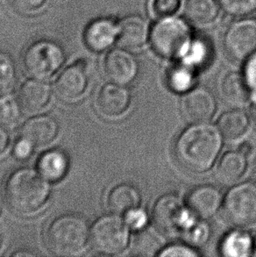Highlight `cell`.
Returning a JSON list of instances; mask_svg holds the SVG:
<instances>
[{
    "label": "cell",
    "instance_id": "6da1fadb",
    "mask_svg": "<svg viewBox=\"0 0 256 257\" xmlns=\"http://www.w3.org/2000/svg\"><path fill=\"white\" fill-rule=\"evenodd\" d=\"M223 137L218 125L207 122L192 123L175 142L174 153L177 162L194 173L209 171L221 152Z\"/></svg>",
    "mask_w": 256,
    "mask_h": 257
},
{
    "label": "cell",
    "instance_id": "7a4b0ae2",
    "mask_svg": "<svg viewBox=\"0 0 256 257\" xmlns=\"http://www.w3.org/2000/svg\"><path fill=\"white\" fill-rule=\"evenodd\" d=\"M3 191L7 205L14 213L30 215L45 206L52 194V187L37 170L22 167L7 176Z\"/></svg>",
    "mask_w": 256,
    "mask_h": 257
},
{
    "label": "cell",
    "instance_id": "3957f363",
    "mask_svg": "<svg viewBox=\"0 0 256 257\" xmlns=\"http://www.w3.org/2000/svg\"><path fill=\"white\" fill-rule=\"evenodd\" d=\"M47 246L57 255H77L90 243V226L85 217L65 213L50 221L46 229Z\"/></svg>",
    "mask_w": 256,
    "mask_h": 257
},
{
    "label": "cell",
    "instance_id": "277c9868",
    "mask_svg": "<svg viewBox=\"0 0 256 257\" xmlns=\"http://www.w3.org/2000/svg\"><path fill=\"white\" fill-rule=\"evenodd\" d=\"M67 60L63 46L51 39H37L22 53L21 62L31 77L49 80L62 70Z\"/></svg>",
    "mask_w": 256,
    "mask_h": 257
},
{
    "label": "cell",
    "instance_id": "5b68a950",
    "mask_svg": "<svg viewBox=\"0 0 256 257\" xmlns=\"http://www.w3.org/2000/svg\"><path fill=\"white\" fill-rule=\"evenodd\" d=\"M192 37L188 21L181 18L158 19L151 28L150 39L153 49L164 58H181Z\"/></svg>",
    "mask_w": 256,
    "mask_h": 257
},
{
    "label": "cell",
    "instance_id": "8992f818",
    "mask_svg": "<svg viewBox=\"0 0 256 257\" xmlns=\"http://www.w3.org/2000/svg\"><path fill=\"white\" fill-rule=\"evenodd\" d=\"M131 229L124 217L111 212L98 217L90 226V243L103 254H121L130 242Z\"/></svg>",
    "mask_w": 256,
    "mask_h": 257
},
{
    "label": "cell",
    "instance_id": "52a82bcc",
    "mask_svg": "<svg viewBox=\"0 0 256 257\" xmlns=\"http://www.w3.org/2000/svg\"><path fill=\"white\" fill-rule=\"evenodd\" d=\"M197 218L180 196L175 193L161 196L153 207V223L165 234H182Z\"/></svg>",
    "mask_w": 256,
    "mask_h": 257
},
{
    "label": "cell",
    "instance_id": "ba28073f",
    "mask_svg": "<svg viewBox=\"0 0 256 257\" xmlns=\"http://www.w3.org/2000/svg\"><path fill=\"white\" fill-rule=\"evenodd\" d=\"M223 216L237 226L256 222V182L246 181L231 188L224 197Z\"/></svg>",
    "mask_w": 256,
    "mask_h": 257
},
{
    "label": "cell",
    "instance_id": "9c48e42d",
    "mask_svg": "<svg viewBox=\"0 0 256 257\" xmlns=\"http://www.w3.org/2000/svg\"><path fill=\"white\" fill-rule=\"evenodd\" d=\"M225 51L236 61H246L256 52V20L241 19L233 22L225 32Z\"/></svg>",
    "mask_w": 256,
    "mask_h": 257
},
{
    "label": "cell",
    "instance_id": "30bf717a",
    "mask_svg": "<svg viewBox=\"0 0 256 257\" xmlns=\"http://www.w3.org/2000/svg\"><path fill=\"white\" fill-rule=\"evenodd\" d=\"M89 83L90 77L86 63L78 60L61 70L55 82V90L62 99L73 102L86 93Z\"/></svg>",
    "mask_w": 256,
    "mask_h": 257
},
{
    "label": "cell",
    "instance_id": "8fae6325",
    "mask_svg": "<svg viewBox=\"0 0 256 257\" xmlns=\"http://www.w3.org/2000/svg\"><path fill=\"white\" fill-rule=\"evenodd\" d=\"M180 107L184 118L191 124L207 122L216 112L217 101L206 87H193L184 94Z\"/></svg>",
    "mask_w": 256,
    "mask_h": 257
},
{
    "label": "cell",
    "instance_id": "7c38bea8",
    "mask_svg": "<svg viewBox=\"0 0 256 257\" xmlns=\"http://www.w3.org/2000/svg\"><path fill=\"white\" fill-rule=\"evenodd\" d=\"M103 65L105 76L115 84L126 86L138 76L137 59L129 49L122 47L108 50Z\"/></svg>",
    "mask_w": 256,
    "mask_h": 257
},
{
    "label": "cell",
    "instance_id": "4fadbf2b",
    "mask_svg": "<svg viewBox=\"0 0 256 257\" xmlns=\"http://www.w3.org/2000/svg\"><path fill=\"white\" fill-rule=\"evenodd\" d=\"M118 34L119 21L111 17L97 18L84 28L83 42L93 52H105L118 43Z\"/></svg>",
    "mask_w": 256,
    "mask_h": 257
},
{
    "label": "cell",
    "instance_id": "5bb4252c",
    "mask_svg": "<svg viewBox=\"0 0 256 257\" xmlns=\"http://www.w3.org/2000/svg\"><path fill=\"white\" fill-rule=\"evenodd\" d=\"M224 197L217 186L202 184L191 190L186 200L188 207L199 219H210L222 208Z\"/></svg>",
    "mask_w": 256,
    "mask_h": 257
},
{
    "label": "cell",
    "instance_id": "9a60e30c",
    "mask_svg": "<svg viewBox=\"0 0 256 257\" xmlns=\"http://www.w3.org/2000/svg\"><path fill=\"white\" fill-rule=\"evenodd\" d=\"M131 93L125 85L108 83L97 92L96 104L98 111L107 118L124 114L131 104Z\"/></svg>",
    "mask_w": 256,
    "mask_h": 257
},
{
    "label": "cell",
    "instance_id": "2e32d148",
    "mask_svg": "<svg viewBox=\"0 0 256 257\" xmlns=\"http://www.w3.org/2000/svg\"><path fill=\"white\" fill-rule=\"evenodd\" d=\"M59 133V122L49 114L36 115L28 118L20 129V136L31 141L36 148L53 143Z\"/></svg>",
    "mask_w": 256,
    "mask_h": 257
},
{
    "label": "cell",
    "instance_id": "e0dca14e",
    "mask_svg": "<svg viewBox=\"0 0 256 257\" xmlns=\"http://www.w3.org/2000/svg\"><path fill=\"white\" fill-rule=\"evenodd\" d=\"M52 94V87L48 80L31 77L22 83L18 97L23 111L35 113L48 106Z\"/></svg>",
    "mask_w": 256,
    "mask_h": 257
},
{
    "label": "cell",
    "instance_id": "ac0fdd59",
    "mask_svg": "<svg viewBox=\"0 0 256 257\" xmlns=\"http://www.w3.org/2000/svg\"><path fill=\"white\" fill-rule=\"evenodd\" d=\"M151 28L148 21L137 14H131L119 21L118 45L126 49H136L147 44Z\"/></svg>",
    "mask_w": 256,
    "mask_h": 257
},
{
    "label": "cell",
    "instance_id": "d6986e66",
    "mask_svg": "<svg viewBox=\"0 0 256 257\" xmlns=\"http://www.w3.org/2000/svg\"><path fill=\"white\" fill-rule=\"evenodd\" d=\"M69 166L68 154L57 148L47 150L36 162V170L51 184L63 180L69 172Z\"/></svg>",
    "mask_w": 256,
    "mask_h": 257
},
{
    "label": "cell",
    "instance_id": "ffe728a7",
    "mask_svg": "<svg viewBox=\"0 0 256 257\" xmlns=\"http://www.w3.org/2000/svg\"><path fill=\"white\" fill-rule=\"evenodd\" d=\"M107 205L111 212L125 214L129 210L139 207L142 193L135 184L121 183L115 185L107 195Z\"/></svg>",
    "mask_w": 256,
    "mask_h": 257
},
{
    "label": "cell",
    "instance_id": "44dd1931",
    "mask_svg": "<svg viewBox=\"0 0 256 257\" xmlns=\"http://www.w3.org/2000/svg\"><path fill=\"white\" fill-rule=\"evenodd\" d=\"M241 150H230L222 156L217 167V177L223 184L235 183L244 176L248 161Z\"/></svg>",
    "mask_w": 256,
    "mask_h": 257
},
{
    "label": "cell",
    "instance_id": "7402d4cb",
    "mask_svg": "<svg viewBox=\"0 0 256 257\" xmlns=\"http://www.w3.org/2000/svg\"><path fill=\"white\" fill-rule=\"evenodd\" d=\"M220 9L218 0H186L184 14L191 23L209 26L218 20Z\"/></svg>",
    "mask_w": 256,
    "mask_h": 257
},
{
    "label": "cell",
    "instance_id": "603a6c76",
    "mask_svg": "<svg viewBox=\"0 0 256 257\" xmlns=\"http://www.w3.org/2000/svg\"><path fill=\"white\" fill-rule=\"evenodd\" d=\"M251 90L244 75L239 72H230L222 80V96L229 104H246L249 101Z\"/></svg>",
    "mask_w": 256,
    "mask_h": 257
},
{
    "label": "cell",
    "instance_id": "cb8c5ba5",
    "mask_svg": "<svg viewBox=\"0 0 256 257\" xmlns=\"http://www.w3.org/2000/svg\"><path fill=\"white\" fill-rule=\"evenodd\" d=\"M254 240L249 233L243 230L229 232L221 240L220 254L226 257H246L253 253Z\"/></svg>",
    "mask_w": 256,
    "mask_h": 257
},
{
    "label": "cell",
    "instance_id": "d4e9b609",
    "mask_svg": "<svg viewBox=\"0 0 256 257\" xmlns=\"http://www.w3.org/2000/svg\"><path fill=\"white\" fill-rule=\"evenodd\" d=\"M217 125L225 138L239 139L249 128L250 117L246 111L232 109L225 111L218 118Z\"/></svg>",
    "mask_w": 256,
    "mask_h": 257
},
{
    "label": "cell",
    "instance_id": "484cf974",
    "mask_svg": "<svg viewBox=\"0 0 256 257\" xmlns=\"http://www.w3.org/2000/svg\"><path fill=\"white\" fill-rule=\"evenodd\" d=\"M211 49L207 41L203 38H192L181 57V63L197 69L207 63L211 58Z\"/></svg>",
    "mask_w": 256,
    "mask_h": 257
},
{
    "label": "cell",
    "instance_id": "4316f807",
    "mask_svg": "<svg viewBox=\"0 0 256 257\" xmlns=\"http://www.w3.org/2000/svg\"><path fill=\"white\" fill-rule=\"evenodd\" d=\"M166 80L170 90L177 93L184 94L193 88L194 69L183 63L175 65L168 71Z\"/></svg>",
    "mask_w": 256,
    "mask_h": 257
},
{
    "label": "cell",
    "instance_id": "83f0119b",
    "mask_svg": "<svg viewBox=\"0 0 256 257\" xmlns=\"http://www.w3.org/2000/svg\"><path fill=\"white\" fill-rule=\"evenodd\" d=\"M18 80V68L13 56L0 49V97L11 93Z\"/></svg>",
    "mask_w": 256,
    "mask_h": 257
},
{
    "label": "cell",
    "instance_id": "f1b7e54d",
    "mask_svg": "<svg viewBox=\"0 0 256 257\" xmlns=\"http://www.w3.org/2000/svg\"><path fill=\"white\" fill-rule=\"evenodd\" d=\"M23 108L18 96L8 93L0 97V125L11 127L21 119Z\"/></svg>",
    "mask_w": 256,
    "mask_h": 257
},
{
    "label": "cell",
    "instance_id": "f546056e",
    "mask_svg": "<svg viewBox=\"0 0 256 257\" xmlns=\"http://www.w3.org/2000/svg\"><path fill=\"white\" fill-rule=\"evenodd\" d=\"M197 218L191 226L182 233V235L186 241L193 247L203 246L207 242L211 237V227L204 219Z\"/></svg>",
    "mask_w": 256,
    "mask_h": 257
},
{
    "label": "cell",
    "instance_id": "4dcf8cb0",
    "mask_svg": "<svg viewBox=\"0 0 256 257\" xmlns=\"http://www.w3.org/2000/svg\"><path fill=\"white\" fill-rule=\"evenodd\" d=\"M226 14L235 17H246L256 11V0H218Z\"/></svg>",
    "mask_w": 256,
    "mask_h": 257
},
{
    "label": "cell",
    "instance_id": "1f68e13d",
    "mask_svg": "<svg viewBox=\"0 0 256 257\" xmlns=\"http://www.w3.org/2000/svg\"><path fill=\"white\" fill-rule=\"evenodd\" d=\"M11 3L19 14L25 16H35L46 10L49 0H11Z\"/></svg>",
    "mask_w": 256,
    "mask_h": 257
},
{
    "label": "cell",
    "instance_id": "d6a6232c",
    "mask_svg": "<svg viewBox=\"0 0 256 257\" xmlns=\"http://www.w3.org/2000/svg\"><path fill=\"white\" fill-rule=\"evenodd\" d=\"M181 0H151L150 12L157 18L174 16L180 9Z\"/></svg>",
    "mask_w": 256,
    "mask_h": 257
},
{
    "label": "cell",
    "instance_id": "836d02e7",
    "mask_svg": "<svg viewBox=\"0 0 256 257\" xmlns=\"http://www.w3.org/2000/svg\"><path fill=\"white\" fill-rule=\"evenodd\" d=\"M199 252H197L193 246L186 243H174L163 247L157 253L160 257H196L199 256Z\"/></svg>",
    "mask_w": 256,
    "mask_h": 257
},
{
    "label": "cell",
    "instance_id": "e575fe53",
    "mask_svg": "<svg viewBox=\"0 0 256 257\" xmlns=\"http://www.w3.org/2000/svg\"><path fill=\"white\" fill-rule=\"evenodd\" d=\"M124 219L129 228L134 231L144 229L149 221L148 212L140 207L132 209L125 212Z\"/></svg>",
    "mask_w": 256,
    "mask_h": 257
},
{
    "label": "cell",
    "instance_id": "d590c367",
    "mask_svg": "<svg viewBox=\"0 0 256 257\" xmlns=\"http://www.w3.org/2000/svg\"><path fill=\"white\" fill-rule=\"evenodd\" d=\"M35 149L36 147L31 141L20 136L14 143L12 153L17 160L26 161L34 155Z\"/></svg>",
    "mask_w": 256,
    "mask_h": 257
},
{
    "label": "cell",
    "instance_id": "8d00e7d4",
    "mask_svg": "<svg viewBox=\"0 0 256 257\" xmlns=\"http://www.w3.org/2000/svg\"><path fill=\"white\" fill-rule=\"evenodd\" d=\"M243 75L252 90H256V52L246 59Z\"/></svg>",
    "mask_w": 256,
    "mask_h": 257
},
{
    "label": "cell",
    "instance_id": "74e56055",
    "mask_svg": "<svg viewBox=\"0 0 256 257\" xmlns=\"http://www.w3.org/2000/svg\"><path fill=\"white\" fill-rule=\"evenodd\" d=\"M11 147V136L7 127L0 125V159L7 155Z\"/></svg>",
    "mask_w": 256,
    "mask_h": 257
},
{
    "label": "cell",
    "instance_id": "f35d334b",
    "mask_svg": "<svg viewBox=\"0 0 256 257\" xmlns=\"http://www.w3.org/2000/svg\"><path fill=\"white\" fill-rule=\"evenodd\" d=\"M12 256H33V255H36L35 253H32L31 251L28 250H19L15 251L13 254H11Z\"/></svg>",
    "mask_w": 256,
    "mask_h": 257
},
{
    "label": "cell",
    "instance_id": "ab89813d",
    "mask_svg": "<svg viewBox=\"0 0 256 257\" xmlns=\"http://www.w3.org/2000/svg\"><path fill=\"white\" fill-rule=\"evenodd\" d=\"M239 150H241L244 153L246 154V155L248 156L250 152H251V146H250V144H248V143H244L243 146L240 147Z\"/></svg>",
    "mask_w": 256,
    "mask_h": 257
},
{
    "label": "cell",
    "instance_id": "60d3db41",
    "mask_svg": "<svg viewBox=\"0 0 256 257\" xmlns=\"http://www.w3.org/2000/svg\"><path fill=\"white\" fill-rule=\"evenodd\" d=\"M251 113H252L253 119H254L256 122V97L254 98V100H253L252 106H251Z\"/></svg>",
    "mask_w": 256,
    "mask_h": 257
},
{
    "label": "cell",
    "instance_id": "b9f144b4",
    "mask_svg": "<svg viewBox=\"0 0 256 257\" xmlns=\"http://www.w3.org/2000/svg\"><path fill=\"white\" fill-rule=\"evenodd\" d=\"M2 212H3V205H2V202L0 200V217L2 215Z\"/></svg>",
    "mask_w": 256,
    "mask_h": 257
},
{
    "label": "cell",
    "instance_id": "7bdbcfd3",
    "mask_svg": "<svg viewBox=\"0 0 256 257\" xmlns=\"http://www.w3.org/2000/svg\"><path fill=\"white\" fill-rule=\"evenodd\" d=\"M2 247V236H1V234H0V248Z\"/></svg>",
    "mask_w": 256,
    "mask_h": 257
},
{
    "label": "cell",
    "instance_id": "ee69618b",
    "mask_svg": "<svg viewBox=\"0 0 256 257\" xmlns=\"http://www.w3.org/2000/svg\"><path fill=\"white\" fill-rule=\"evenodd\" d=\"M253 240H254V248H256V233L255 235H254V238H253Z\"/></svg>",
    "mask_w": 256,
    "mask_h": 257
}]
</instances>
